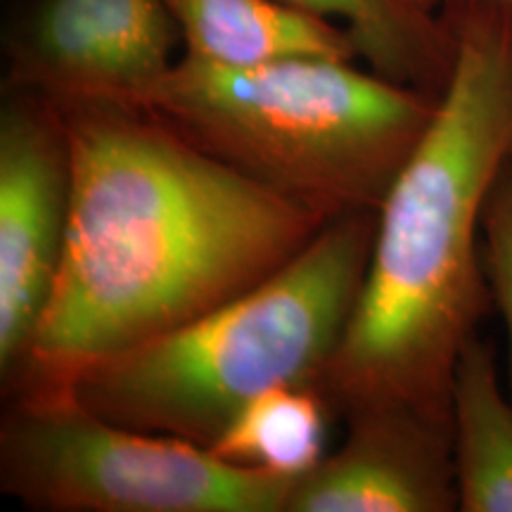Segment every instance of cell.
<instances>
[{"instance_id":"2","label":"cell","mask_w":512,"mask_h":512,"mask_svg":"<svg viewBox=\"0 0 512 512\" xmlns=\"http://www.w3.org/2000/svg\"><path fill=\"white\" fill-rule=\"evenodd\" d=\"M439 12L456 64L377 211L366 285L316 384L337 415L370 401L451 411L460 351L494 309L482 219L512 157V5L460 0Z\"/></svg>"},{"instance_id":"3","label":"cell","mask_w":512,"mask_h":512,"mask_svg":"<svg viewBox=\"0 0 512 512\" xmlns=\"http://www.w3.org/2000/svg\"><path fill=\"white\" fill-rule=\"evenodd\" d=\"M377 211L339 216L252 290L83 368L69 392L105 420L211 448L256 396L318 384L373 256Z\"/></svg>"},{"instance_id":"14","label":"cell","mask_w":512,"mask_h":512,"mask_svg":"<svg viewBox=\"0 0 512 512\" xmlns=\"http://www.w3.org/2000/svg\"><path fill=\"white\" fill-rule=\"evenodd\" d=\"M413 3H418L420 8H425V10L439 12L441 8H446V5L460 3V0H413ZM498 3H510V5H512V0H498Z\"/></svg>"},{"instance_id":"4","label":"cell","mask_w":512,"mask_h":512,"mask_svg":"<svg viewBox=\"0 0 512 512\" xmlns=\"http://www.w3.org/2000/svg\"><path fill=\"white\" fill-rule=\"evenodd\" d=\"M354 62L287 57L221 67L183 55L124 100L155 112L252 181L332 221L380 211L441 100Z\"/></svg>"},{"instance_id":"1","label":"cell","mask_w":512,"mask_h":512,"mask_svg":"<svg viewBox=\"0 0 512 512\" xmlns=\"http://www.w3.org/2000/svg\"><path fill=\"white\" fill-rule=\"evenodd\" d=\"M53 100L72 143V219L53 297L8 396L69 392L83 368L264 283L330 223L138 102Z\"/></svg>"},{"instance_id":"12","label":"cell","mask_w":512,"mask_h":512,"mask_svg":"<svg viewBox=\"0 0 512 512\" xmlns=\"http://www.w3.org/2000/svg\"><path fill=\"white\" fill-rule=\"evenodd\" d=\"M330 415L316 384H283L256 396L209 451L235 467L299 479L325 458Z\"/></svg>"},{"instance_id":"5","label":"cell","mask_w":512,"mask_h":512,"mask_svg":"<svg viewBox=\"0 0 512 512\" xmlns=\"http://www.w3.org/2000/svg\"><path fill=\"white\" fill-rule=\"evenodd\" d=\"M0 489L38 512H285L297 479L245 470L171 434L117 425L72 392L15 394Z\"/></svg>"},{"instance_id":"7","label":"cell","mask_w":512,"mask_h":512,"mask_svg":"<svg viewBox=\"0 0 512 512\" xmlns=\"http://www.w3.org/2000/svg\"><path fill=\"white\" fill-rule=\"evenodd\" d=\"M178 43L166 0H24L5 34V86L131 98L174 67Z\"/></svg>"},{"instance_id":"6","label":"cell","mask_w":512,"mask_h":512,"mask_svg":"<svg viewBox=\"0 0 512 512\" xmlns=\"http://www.w3.org/2000/svg\"><path fill=\"white\" fill-rule=\"evenodd\" d=\"M72 143L48 95L5 86L0 107V375L15 384L53 297L72 219Z\"/></svg>"},{"instance_id":"9","label":"cell","mask_w":512,"mask_h":512,"mask_svg":"<svg viewBox=\"0 0 512 512\" xmlns=\"http://www.w3.org/2000/svg\"><path fill=\"white\" fill-rule=\"evenodd\" d=\"M185 55L221 67H256L287 57L358 60L347 29L283 0H166Z\"/></svg>"},{"instance_id":"10","label":"cell","mask_w":512,"mask_h":512,"mask_svg":"<svg viewBox=\"0 0 512 512\" xmlns=\"http://www.w3.org/2000/svg\"><path fill=\"white\" fill-rule=\"evenodd\" d=\"M451 420L458 510L512 512V401L501 389L494 344L479 335L453 368Z\"/></svg>"},{"instance_id":"8","label":"cell","mask_w":512,"mask_h":512,"mask_svg":"<svg viewBox=\"0 0 512 512\" xmlns=\"http://www.w3.org/2000/svg\"><path fill=\"white\" fill-rule=\"evenodd\" d=\"M342 418V446L294 482L285 512L458 510L451 411L370 401Z\"/></svg>"},{"instance_id":"13","label":"cell","mask_w":512,"mask_h":512,"mask_svg":"<svg viewBox=\"0 0 512 512\" xmlns=\"http://www.w3.org/2000/svg\"><path fill=\"white\" fill-rule=\"evenodd\" d=\"M482 261L494 309L508 332L512 384V157L498 174L482 219Z\"/></svg>"},{"instance_id":"11","label":"cell","mask_w":512,"mask_h":512,"mask_svg":"<svg viewBox=\"0 0 512 512\" xmlns=\"http://www.w3.org/2000/svg\"><path fill=\"white\" fill-rule=\"evenodd\" d=\"M347 29L370 72L434 98L446 93L456 38L441 12L413 0H283Z\"/></svg>"}]
</instances>
